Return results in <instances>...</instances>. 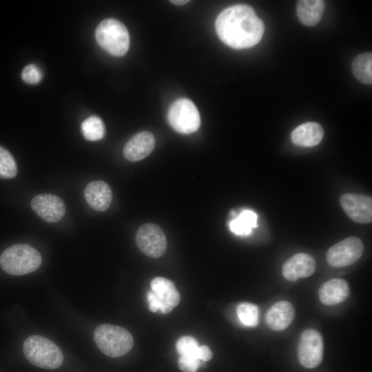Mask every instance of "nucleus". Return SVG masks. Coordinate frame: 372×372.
I'll use <instances>...</instances> for the list:
<instances>
[{"mask_svg": "<svg viewBox=\"0 0 372 372\" xmlns=\"http://www.w3.org/2000/svg\"><path fill=\"white\" fill-rule=\"evenodd\" d=\"M349 294V285L342 278H333L324 282L318 291L319 299L325 305L340 304L347 300Z\"/></svg>", "mask_w": 372, "mask_h": 372, "instance_id": "obj_17", "label": "nucleus"}, {"mask_svg": "<svg viewBox=\"0 0 372 372\" xmlns=\"http://www.w3.org/2000/svg\"><path fill=\"white\" fill-rule=\"evenodd\" d=\"M167 120L175 131L183 134L197 131L200 125V116L196 106L186 98L178 99L171 105Z\"/></svg>", "mask_w": 372, "mask_h": 372, "instance_id": "obj_7", "label": "nucleus"}, {"mask_svg": "<svg viewBox=\"0 0 372 372\" xmlns=\"http://www.w3.org/2000/svg\"><path fill=\"white\" fill-rule=\"evenodd\" d=\"M352 72L361 83H372V54L364 52L355 56L352 62Z\"/></svg>", "mask_w": 372, "mask_h": 372, "instance_id": "obj_21", "label": "nucleus"}, {"mask_svg": "<svg viewBox=\"0 0 372 372\" xmlns=\"http://www.w3.org/2000/svg\"><path fill=\"white\" fill-rule=\"evenodd\" d=\"M81 129L84 138L87 141H96L104 136L103 122L96 116H91L86 118L82 123Z\"/></svg>", "mask_w": 372, "mask_h": 372, "instance_id": "obj_22", "label": "nucleus"}, {"mask_svg": "<svg viewBox=\"0 0 372 372\" xmlns=\"http://www.w3.org/2000/svg\"><path fill=\"white\" fill-rule=\"evenodd\" d=\"M198 343L195 338L189 335L180 337L176 343V349L180 355L197 358Z\"/></svg>", "mask_w": 372, "mask_h": 372, "instance_id": "obj_25", "label": "nucleus"}, {"mask_svg": "<svg viewBox=\"0 0 372 372\" xmlns=\"http://www.w3.org/2000/svg\"><path fill=\"white\" fill-rule=\"evenodd\" d=\"M23 350L26 359L38 367L55 369L61 366L63 362L61 349L42 335L28 337L23 342Z\"/></svg>", "mask_w": 372, "mask_h": 372, "instance_id": "obj_2", "label": "nucleus"}, {"mask_svg": "<svg viewBox=\"0 0 372 372\" xmlns=\"http://www.w3.org/2000/svg\"><path fill=\"white\" fill-rule=\"evenodd\" d=\"M32 210L43 220L49 223L59 221L65 215V206L57 196L41 194L31 200Z\"/></svg>", "mask_w": 372, "mask_h": 372, "instance_id": "obj_12", "label": "nucleus"}, {"mask_svg": "<svg viewBox=\"0 0 372 372\" xmlns=\"http://www.w3.org/2000/svg\"><path fill=\"white\" fill-rule=\"evenodd\" d=\"M84 196L91 208L98 211H104L111 204L112 192L110 187L105 182L93 180L86 185Z\"/></svg>", "mask_w": 372, "mask_h": 372, "instance_id": "obj_16", "label": "nucleus"}, {"mask_svg": "<svg viewBox=\"0 0 372 372\" xmlns=\"http://www.w3.org/2000/svg\"><path fill=\"white\" fill-rule=\"evenodd\" d=\"M324 342L321 334L316 329H306L301 335L298 357L302 366L308 369L318 366L322 362Z\"/></svg>", "mask_w": 372, "mask_h": 372, "instance_id": "obj_9", "label": "nucleus"}, {"mask_svg": "<svg viewBox=\"0 0 372 372\" xmlns=\"http://www.w3.org/2000/svg\"><path fill=\"white\" fill-rule=\"evenodd\" d=\"M324 130L318 123L307 122L298 125L291 134L293 143L301 147H313L320 143Z\"/></svg>", "mask_w": 372, "mask_h": 372, "instance_id": "obj_18", "label": "nucleus"}, {"mask_svg": "<svg viewBox=\"0 0 372 372\" xmlns=\"http://www.w3.org/2000/svg\"><path fill=\"white\" fill-rule=\"evenodd\" d=\"M21 79L28 84H36L41 80L42 73L37 65L30 64L23 68Z\"/></svg>", "mask_w": 372, "mask_h": 372, "instance_id": "obj_26", "label": "nucleus"}, {"mask_svg": "<svg viewBox=\"0 0 372 372\" xmlns=\"http://www.w3.org/2000/svg\"><path fill=\"white\" fill-rule=\"evenodd\" d=\"M324 6V1L322 0L298 1L296 4L297 16L304 25L313 26L320 21Z\"/></svg>", "mask_w": 372, "mask_h": 372, "instance_id": "obj_19", "label": "nucleus"}, {"mask_svg": "<svg viewBox=\"0 0 372 372\" xmlns=\"http://www.w3.org/2000/svg\"><path fill=\"white\" fill-rule=\"evenodd\" d=\"M95 37L98 44L114 56L125 55L130 46V35L125 25L115 19L103 20L97 26Z\"/></svg>", "mask_w": 372, "mask_h": 372, "instance_id": "obj_5", "label": "nucleus"}, {"mask_svg": "<svg viewBox=\"0 0 372 372\" xmlns=\"http://www.w3.org/2000/svg\"><path fill=\"white\" fill-rule=\"evenodd\" d=\"M231 219L229 222V229L238 236L249 235L253 228L258 227V216L249 209H245L239 214L234 210L231 211Z\"/></svg>", "mask_w": 372, "mask_h": 372, "instance_id": "obj_20", "label": "nucleus"}, {"mask_svg": "<svg viewBox=\"0 0 372 372\" xmlns=\"http://www.w3.org/2000/svg\"><path fill=\"white\" fill-rule=\"evenodd\" d=\"M178 364L183 372H196L200 365V362L194 356L180 355Z\"/></svg>", "mask_w": 372, "mask_h": 372, "instance_id": "obj_27", "label": "nucleus"}, {"mask_svg": "<svg viewBox=\"0 0 372 372\" xmlns=\"http://www.w3.org/2000/svg\"><path fill=\"white\" fill-rule=\"evenodd\" d=\"M147 293L148 309L154 313H168L180 302V296L174 283L163 277H155Z\"/></svg>", "mask_w": 372, "mask_h": 372, "instance_id": "obj_6", "label": "nucleus"}, {"mask_svg": "<svg viewBox=\"0 0 372 372\" xmlns=\"http://www.w3.org/2000/svg\"><path fill=\"white\" fill-rule=\"evenodd\" d=\"M138 249L151 258L162 256L167 249V239L163 229L153 223L141 226L136 234Z\"/></svg>", "mask_w": 372, "mask_h": 372, "instance_id": "obj_10", "label": "nucleus"}, {"mask_svg": "<svg viewBox=\"0 0 372 372\" xmlns=\"http://www.w3.org/2000/svg\"><path fill=\"white\" fill-rule=\"evenodd\" d=\"M236 313L243 325L254 327L258 324L259 309L256 304L250 302H241L237 306Z\"/></svg>", "mask_w": 372, "mask_h": 372, "instance_id": "obj_23", "label": "nucleus"}, {"mask_svg": "<svg viewBox=\"0 0 372 372\" xmlns=\"http://www.w3.org/2000/svg\"><path fill=\"white\" fill-rule=\"evenodd\" d=\"M155 138L149 132H142L132 136L123 148L125 158L132 162L141 161L154 149Z\"/></svg>", "mask_w": 372, "mask_h": 372, "instance_id": "obj_14", "label": "nucleus"}, {"mask_svg": "<svg viewBox=\"0 0 372 372\" xmlns=\"http://www.w3.org/2000/svg\"><path fill=\"white\" fill-rule=\"evenodd\" d=\"M94 340L103 354L112 358L127 354L134 344L133 337L128 330L110 324L99 325L94 332Z\"/></svg>", "mask_w": 372, "mask_h": 372, "instance_id": "obj_3", "label": "nucleus"}, {"mask_svg": "<svg viewBox=\"0 0 372 372\" xmlns=\"http://www.w3.org/2000/svg\"><path fill=\"white\" fill-rule=\"evenodd\" d=\"M316 270L314 258L306 253H298L288 260L282 265V273L285 279L296 281L300 278L311 276Z\"/></svg>", "mask_w": 372, "mask_h": 372, "instance_id": "obj_13", "label": "nucleus"}, {"mask_svg": "<svg viewBox=\"0 0 372 372\" xmlns=\"http://www.w3.org/2000/svg\"><path fill=\"white\" fill-rule=\"evenodd\" d=\"M170 2L174 5H176V6H182V5H184V4H186L187 3L189 2V1H186V0H181V1H178V0H174V1H170Z\"/></svg>", "mask_w": 372, "mask_h": 372, "instance_id": "obj_29", "label": "nucleus"}, {"mask_svg": "<svg viewBox=\"0 0 372 372\" xmlns=\"http://www.w3.org/2000/svg\"><path fill=\"white\" fill-rule=\"evenodd\" d=\"M340 203L346 214L354 222L361 224L372 221L371 197L359 194H344Z\"/></svg>", "mask_w": 372, "mask_h": 372, "instance_id": "obj_11", "label": "nucleus"}, {"mask_svg": "<svg viewBox=\"0 0 372 372\" xmlns=\"http://www.w3.org/2000/svg\"><path fill=\"white\" fill-rule=\"evenodd\" d=\"M215 28L225 44L238 50L258 44L265 31L263 22L246 4H236L223 10L216 18Z\"/></svg>", "mask_w": 372, "mask_h": 372, "instance_id": "obj_1", "label": "nucleus"}, {"mask_svg": "<svg viewBox=\"0 0 372 372\" xmlns=\"http://www.w3.org/2000/svg\"><path fill=\"white\" fill-rule=\"evenodd\" d=\"M295 309L291 303L282 300L274 303L267 311L265 320L267 327L273 331H282L293 322Z\"/></svg>", "mask_w": 372, "mask_h": 372, "instance_id": "obj_15", "label": "nucleus"}, {"mask_svg": "<svg viewBox=\"0 0 372 372\" xmlns=\"http://www.w3.org/2000/svg\"><path fill=\"white\" fill-rule=\"evenodd\" d=\"M363 251L362 240L358 237L350 236L331 247L327 252L326 259L331 267H347L358 260Z\"/></svg>", "mask_w": 372, "mask_h": 372, "instance_id": "obj_8", "label": "nucleus"}, {"mask_svg": "<svg viewBox=\"0 0 372 372\" xmlns=\"http://www.w3.org/2000/svg\"><path fill=\"white\" fill-rule=\"evenodd\" d=\"M213 353L209 347L199 346L197 351V358L203 361H209L212 358Z\"/></svg>", "mask_w": 372, "mask_h": 372, "instance_id": "obj_28", "label": "nucleus"}, {"mask_svg": "<svg viewBox=\"0 0 372 372\" xmlns=\"http://www.w3.org/2000/svg\"><path fill=\"white\" fill-rule=\"evenodd\" d=\"M42 262L37 250L26 244L8 247L0 256V266L6 273L21 276L36 271Z\"/></svg>", "mask_w": 372, "mask_h": 372, "instance_id": "obj_4", "label": "nucleus"}, {"mask_svg": "<svg viewBox=\"0 0 372 372\" xmlns=\"http://www.w3.org/2000/svg\"><path fill=\"white\" fill-rule=\"evenodd\" d=\"M17 174V166L14 157L10 152L0 146V178H13Z\"/></svg>", "mask_w": 372, "mask_h": 372, "instance_id": "obj_24", "label": "nucleus"}]
</instances>
